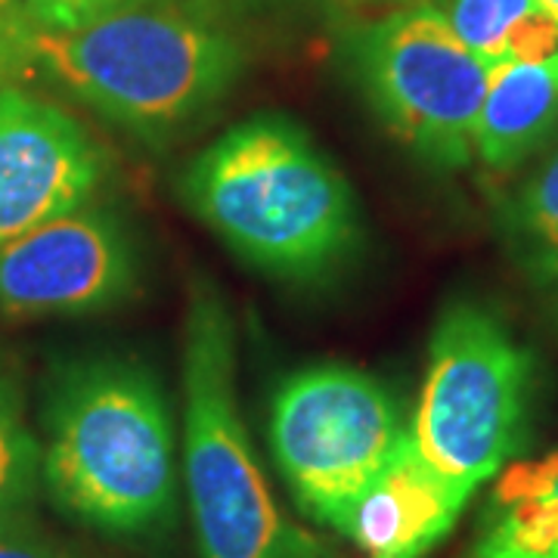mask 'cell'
<instances>
[{"label":"cell","mask_w":558,"mask_h":558,"mask_svg":"<svg viewBox=\"0 0 558 558\" xmlns=\"http://www.w3.org/2000/svg\"><path fill=\"white\" fill-rule=\"evenodd\" d=\"M180 193L233 255L270 277H326L360 242L348 180L295 121L279 116L223 131L190 161Z\"/></svg>","instance_id":"6da1fadb"},{"label":"cell","mask_w":558,"mask_h":558,"mask_svg":"<svg viewBox=\"0 0 558 558\" xmlns=\"http://www.w3.org/2000/svg\"><path fill=\"white\" fill-rule=\"evenodd\" d=\"M25 60L143 137H168L208 116L245 69L240 40L215 16L156 0L75 32L32 28Z\"/></svg>","instance_id":"7a4b0ae2"},{"label":"cell","mask_w":558,"mask_h":558,"mask_svg":"<svg viewBox=\"0 0 558 558\" xmlns=\"http://www.w3.org/2000/svg\"><path fill=\"white\" fill-rule=\"evenodd\" d=\"M44 478L69 515L140 537L174 512V438L159 379L131 357L72 363L47 413Z\"/></svg>","instance_id":"3957f363"},{"label":"cell","mask_w":558,"mask_h":558,"mask_svg":"<svg viewBox=\"0 0 558 558\" xmlns=\"http://www.w3.org/2000/svg\"><path fill=\"white\" fill-rule=\"evenodd\" d=\"M186 494L199 558H332L279 512L236 400V326L208 282L183 329Z\"/></svg>","instance_id":"277c9868"},{"label":"cell","mask_w":558,"mask_h":558,"mask_svg":"<svg viewBox=\"0 0 558 558\" xmlns=\"http://www.w3.org/2000/svg\"><path fill=\"white\" fill-rule=\"evenodd\" d=\"M534 354L494 307L457 299L435 323L410 435L457 494L497 478L527 440Z\"/></svg>","instance_id":"5b68a950"},{"label":"cell","mask_w":558,"mask_h":558,"mask_svg":"<svg viewBox=\"0 0 558 558\" xmlns=\"http://www.w3.org/2000/svg\"><path fill=\"white\" fill-rule=\"evenodd\" d=\"M348 62L388 131L438 171L475 156L490 65L457 38L435 0H410L348 38Z\"/></svg>","instance_id":"8992f818"},{"label":"cell","mask_w":558,"mask_h":558,"mask_svg":"<svg viewBox=\"0 0 558 558\" xmlns=\"http://www.w3.org/2000/svg\"><path fill=\"white\" fill-rule=\"evenodd\" d=\"M407 438L395 395L376 376L341 363L292 373L270 407L279 472L301 509L339 534Z\"/></svg>","instance_id":"52a82bcc"},{"label":"cell","mask_w":558,"mask_h":558,"mask_svg":"<svg viewBox=\"0 0 558 558\" xmlns=\"http://www.w3.org/2000/svg\"><path fill=\"white\" fill-rule=\"evenodd\" d=\"M137 248L121 220L81 205L0 248V314L84 317L137 292Z\"/></svg>","instance_id":"ba28073f"},{"label":"cell","mask_w":558,"mask_h":558,"mask_svg":"<svg viewBox=\"0 0 558 558\" xmlns=\"http://www.w3.org/2000/svg\"><path fill=\"white\" fill-rule=\"evenodd\" d=\"M106 156L78 119L0 87V248L97 193Z\"/></svg>","instance_id":"9c48e42d"},{"label":"cell","mask_w":558,"mask_h":558,"mask_svg":"<svg viewBox=\"0 0 558 558\" xmlns=\"http://www.w3.org/2000/svg\"><path fill=\"white\" fill-rule=\"evenodd\" d=\"M465 502L469 497L428 469L410 435L360 497L344 537L357 543L363 558H422L450 534Z\"/></svg>","instance_id":"30bf717a"},{"label":"cell","mask_w":558,"mask_h":558,"mask_svg":"<svg viewBox=\"0 0 558 558\" xmlns=\"http://www.w3.org/2000/svg\"><path fill=\"white\" fill-rule=\"evenodd\" d=\"M558 128V57L490 69L475 124V156L490 171H512Z\"/></svg>","instance_id":"8fae6325"},{"label":"cell","mask_w":558,"mask_h":558,"mask_svg":"<svg viewBox=\"0 0 558 558\" xmlns=\"http://www.w3.org/2000/svg\"><path fill=\"white\" fill-rule=\"evenodd\" d=\"M465 558H558V450L499 472Z\"/></svg>","instance_id":"7c38bea8"},{"label":"cell","mask_w":558,"mask_h":558,"mask_svg":"<svg viewBox=\"0 0 558 558\" xmlns=\"http://www.w3.org/2000/svg\"><path fill=\"white\" fill-rule=\"evenodd\" d=\"M440 10L457 38L490 69L558 57V20L539 0H447Z\"/></svg>","instance_id":"4fadbf2b"},{"label":"cell","mask_w":558,"mask_h":558,"mask_svg":"<svg viewBox=\"0 0 558 558\" xmlns=\"http://www.w3.org/2000/svg\"><path fill=\"white\" fill-rule=\"evenodd\" d=\"M40 447L22 416L16 385L0 373V519L20 515L35 497Z\"/></svg>","instance_id":"5bb4252c"},{"label":"cell","mask_w":558,"mask_h":558,"mask_svg":"<svg viewBox=\"0 0 558 558\" xmlns=\"http://www.w3.org/2000/svg\"><path fill=\"white\" fill-rule=\"evenodd\" d=\"M515 230L531 255L558 236V153L543 165V171L515 202Z\"/></svg>","instance_id":"9a60e30c"},{"label":"cell","mask_w":558,"mask_h":558,"mask_svg":"<svg viewBox=\"0 0 558 558\" xmlns=\"http://www.w3.org/2000/svg\"><path fill=\"white\" fill-rule=\"evenodd\" d=\"M140 3L149 0H22L25 16L38 32H75Z\"/></svg>","instance_id":"2e32d148"},{"label":"cell","mask_w":558,"mask_h":558,"mask_svg":"<svg viewBox=\"0 0 558 558\" xmlns=\"http://www.w3.org/2000/svg\"><path fill=\"white\" fill-rule=\"evenodd\" d=\"M0 558H65L53 539H47L25 512L0 519Z\"/></svg>","instance_id":"e0dca14e"},{"label":"cell","mask_w":558,"mask_h":558,"mask_svg":"<svg viewBox=\"0 0 558 558\" xmlns=\"http://www.w3.org/2000/svg\"><path fill=\"white\" fill-rule=\"evenodd\" d=\"M32 22L25 16L22 0H0V65L25 60V44L32 35Z\"/></svg>","instance_id":"ac0fdd59"},{"label":"cell","mask_w":558,"mask_h":558,"mask_svg":"<svg viewBox=\"0 0 558 558\" xmlns=\"http://www.w3.org/2000/svg\"><path fill=\"white\" fill-rule=\"evenodd\" d=\"M531 258L537 260V267L543 274H549L553 279H558V236L546 248H539L537 255H531Z\"/></svg>","instance_id":"d6986e66"},{"label":"cell","mask_w":558,"mask_h":558,"mask_svg":"<svg viewBox=\"0 0 558 558\" xmlns=\"http://www.w3.org/2000/svg\"><path fill=\"white\" fill-rule=\"evenodd\" d=\"M351 3H395V7H400V3H410V0H351Z\"/></svg>","instance_id":"ffe728a7"},{"label":"cell","mask_w":558,"mask_h":558,"mask_svg":"<svg viewBox=\"0 0 558 558\" xmlns=\"http://www.w3.org/2000/svg\"><path fill=\"white\" fill-rule=\"evenodd\" d=\"M539 3H543V7H546V10H549V13L558 20V0H539Z\"/></svg>","instance_id":"44dd1931"}]
</instances>
